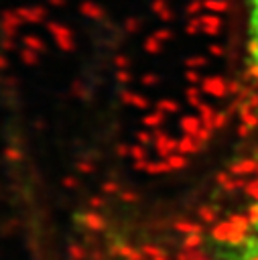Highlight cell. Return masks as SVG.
<instances>
[{
	"label": "cell",
	"instance_id": "obj_2",
	"mask_svg": "<svg viewBox=\"0 0 258 260\" xmlns=\"http://www.w3.org/2000/svg\"><path fill=\"white\" fill-rule=\"evenodd\" d=\"M246 4V41H244V81L248 95L258 106V0Z\"/></svg>",
	"mask_w": 258,
	"mask_h": 260
},
{
	"label": "cell",
	"instance_id": "obj_1",
	"mask_svg": "<svg viewBox=\"0 0 258 260\" xmlns=\"http://www.w3.org/2000/svg\"><path fill=\"white\" fill-rule=\"evenodd\" d=\"M213 246L219 260H258V213L240 228L217 236Z\"/></svg>",
	"mask_w": 258,
	"mask_h": 260
}]
</instances>
